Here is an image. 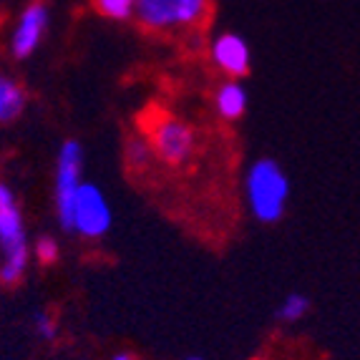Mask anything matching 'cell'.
<instances>
[{
    "label": "cell",
    "mask_w": 360,
    "mask_h": 360,
    "mask_svg": "<svg viewBox=\"0 0 360 360\" xmlns=\"http://www.w3.org/2000/svg\"><path fill=\"white\" fill-rule=\"evenodd\" d=\"M81 167H84V149L78 141H66L58 151L56 164V210L63 229H71V210L81 181Z\"/></svg>",
    "instance_id": "5"
},
{
    "label": "cell",
    "mask_w": 360,
    "mask_h": 360,
    "mask_svg": "<svg viewBox=\"0 0 360 360\" xmlns=\"http://www.w3.org/2000/svg\"><path fill=\"white\" fill-rule=\"evenodd\" d=\"M111 360H134V358H131L129 353H119V355H114Z\"/></svg>",
    "instance_id": "16"
},
{
    "label": "cell",
    "mask_w": 360,
    "mask_h": 360,
    "mask_svg": "<svg viewBox=\"0 0 360 360\" xmlns=\"http://www.w3.org/2000/svg\"><path fill=\"white\" fill-rule=\"evenodd\" d=\"M307 307H310V302H307L305 295H288L283 300V305L277 307V318L283 320V323H297L300 318H305Z\"/></svg>",
    "instance_id": "11"
},
{
    "label": "cell",
    "mask_w": 360,
    "mask_h": 360,
    "mask_svg": "<svg viewBox=\"0 0 360 360\" xmlns=\"http://www.w3.org/2000/svg\"><path fill=\"white\" fill-rule=\"evenodd\" d=\"M28 270V237L20 207L8 184L0 181V280L15 285Z\"/></svg>",
    "instance_id": "1"
},
{
    "label": "cell",
    "mask_w": 360,
    "mask_h": 360,
    "mask_svg": "<svg viewBox=\"0 0 360 360\" xmlns=\"http://www.w3.org/2000/svg\"><path fill=\"white\" fill-rule=\"evenodd\" d=\"M247 205L259 222L272 224L288 210L290 181L272 159H257L247 172Z\"/></svg>",
    "instance_id": "2"
},
{
    "label": "cell",
    "mask_w": 360,
    "mask_h": 360,
    "mask_svg": "<svg viewBox=\"0 0 360 360\" xmlns=\"http://www.w3.org/2000/svg\"><path fill=\"white\" fill-rule=\"evenodd\" d=\"M33 328H36V333L43 338V340H53L56 338V323L49 312L38 310L36 315H33Z\"/></svg>",
    "instance_id": "14"
},
{
    "label": "cell",
    "mask_w": 360,
    "mask_h": 360,
    "mask_svg": "<svg viewBox=\"0 0 360 360\" xmlns=\"http://www.w3.org/2000/svg\"><path fill=\"white\" fill-rule=\"evenodd\" d=\"M94 6L101 15L111 20H127L134 15V6L136 0H94Z\"/></svg>",
    "instance_id": "12"
},
{
    "label": "cell",
    "mask_w": 360,
    "mask_h": 360,
    "mask_svg": "<svg viewBox=\"0 0 360 360\" xmlns=\"http://www.w3.org/2000/svg\"><path fill=\"white\" fill-rule=\"evenodd\" d=\"M36 255H38V259L46 264L56 262V259H58V242L51 240V237H43V240L36 242Z\"/></svg>",
    "instance_id": "15"
},
{
    "label": "cell",
    "mask_w": 360,
    "mask_h": 360,
    "mask_svg": "<svg viewBox=\"0 0 360 360\" xmlns=\"http://www.w3.org/2000/svg\"><path fill=\"white\" fill-rule=\"evenodd\" d=\"M212 60L227 76L240 78L250 71V46L237 33H222L212 43Z\"/></svg>",
    "instance_id": "8"
},
{
    "label": "cell",
    "mask_w": 360,
    "mask_h": 360,
    "mask_svg": "<svg viewBox=\"0 0 360 360\" xmlns=\"http://www.w3.org/2000/svg\"><path fill=\"white\" fill-rule=\"evenodd\" d=\"M214 106H217V114L222 116V119L237 121L247 111L245 86L237 84V81H227V84H222L219 89H217Z\"/></svg>",
    "instance_id": "9"
},
{
    "label": "cell",
    "mask_w": 360,
    "mask_h": 360,
    "mask_svg": "<svg viewBox=\"0 0 360 360\" xmlns=\"http://www.w3.org/2000/svg\"><path fill=\"white\" fill-rule=\"evenodd\" d=\"M151 154H154L151 144L149 141H141V139H134L131 144L127 146V159L134 167H146L151 162Z\"/></svg>",
    "instance_id": "13"
},
{
    "label": "cell",
    "mask_w": 360,
    "mask_h": 360,
    "mask_svg": "<svg viewBox=\"0 0 360 360\" xmlns=\"http://www.w3.org/2000/svg\"><path fill=\"white\" fill-rule=\"evenodd\" d=\"M189 360H199V358H189Z\"/></svg>",
    "instance_id": "17"
},
{
    "label": "cell",
    "mask_w": 360,
    "mask_h": 360,
    "mask_svg": "<svg viewBox=\"0 0 360 360\" xmlns=\"http://www.w3.org/2000/svg\"><path fill=\"white\" fill-rule=\"evenodd\" d=\"M149 144L164 164L181 167V164H186L194 156L197 139H194V131L186 127L184 121L167 116V119H159L154 124Z\"/></svg>",
    "instance_id": "6"
},
{
    "label": "cell",
    "mask_w": 360,
    "mask_h": 360,
    "mask_svg": "<svg viewBox=\"0 0 360 360\" xmlns=\"http://www.w3.org/2000/svg\"><path fill=\"white\" fill-rule=\"evenodd\" d=\"M210 13V0H136L134 18L149 30L172 33L202 25Z\"/></svg>",
    "instance_id": "3"
},
{
    "label": "cell",
    "mask_w": 360,
    "mask_h": 360,
    "mask_svg": "<svg viewBox=\"0 0 360 360\" xmlns=\"http://www.w3.org/2000/svg\"><path fill=\"white\" fill-rule=\"evenodd\" d=\"M25 106V94L13 78L0 76V121L8 124V121H15L23 114Z\"/></svg>",
    "instance_id": "10"
},
{
    "label": "cell",
    "mask_w": 360,
    "mask_h": 360,
    "mask_svg": "<svg viewBox=\"0 0 360 360\" xmlns=\"http://www.w3.org/2000/svg\"><path fill=\"white\" fill-rule=\"evenodd\" d=\"M111 227V207L96 184H81L73 199L71 232H78L86 240H98Z\"/></svg>",
    "instance_id": "4"
},
{
    "label": "cell",
    "mask_w": 360,
    "mask_h": 360,
    "mask_svg": "<svg viewBox=\"0 0 360 360\" xmlns=\"http://www.w3.org/2000/svg\"><path fill=\"white\" fill-rule=\"evenodd\" d=\"M49 28V8L43 3H30L23 13H20L18 23L13 28L11 36V51L15 58H28L33 51L41 46L43 36Z\"/></svg>",
    "instance_id": "7"
}]
</instances>
